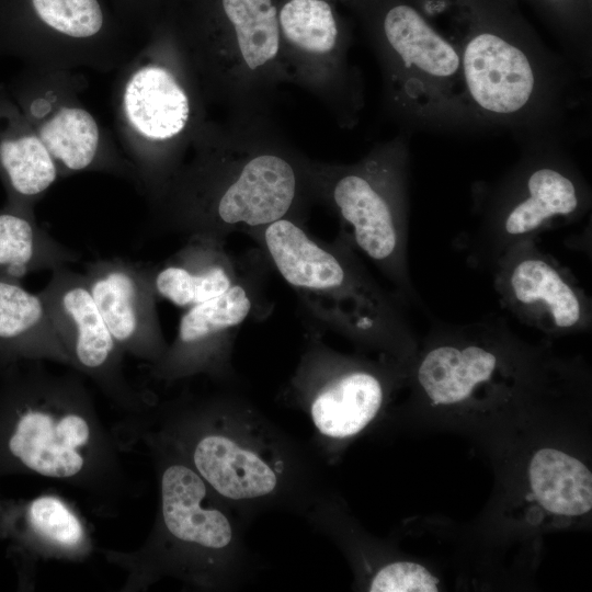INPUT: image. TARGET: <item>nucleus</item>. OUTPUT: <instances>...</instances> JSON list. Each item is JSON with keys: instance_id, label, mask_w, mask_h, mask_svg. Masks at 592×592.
<instances>
[{"instance_id": "4be33fe9", "label": "nucleus", "mask_w": 592, "mask_h": 592, "mask_svg": "<svg viewBox=\"0 0 592 592\" xmlns=\"http://www.w3.org/2000/svg\"><path fill=\"white\" fill-rule=\"evenodd\" d=\"M53 159L70 171L90 167L99 147V128L82 109L64 107L44 124L39 138Z\"/></svg>"}, {"instance_id": "1a4fd4ad", "label": "nucleus", "mask_w": 592, "mask_h": 592, "mask_svg": "<svg viewBox=\"0 0 592 592\" xmlns=\"http://www.w3.org/2000/svg\"><path fill=\"white\" fill-rule=\"evenodd\" d=\"M590 208V185L562 144L522 147L481 202L470 259L491 267L510 247L572 224Z\"/></svg>"}, {"instance_id": "dca6fc26", "label": "nucleus", "mask_w": 592, "mask_h": 592, "mask_svg": "<svg viewBox=\"0 0 592 592\" xmlns=\"http://www.w3.org/2000/svg\"><path fill=\"white\" fill-rule=\"evenodd\" d=\"M242 261L225 249V241L189 238L161 264L150 266L158 298L190 308L227 292L238 280Z\"/></svg>"}, {"instance_id": "6ab92c4d", "label": "nucleus", "mask_w": 592, "mask_h": 592, "mask_svg": "<svg viewBox=\"0 0 592 592\" xmlns=\"http://www.w3.org/2000/svg\"><path fill=\"white\" fill-rule=\"evenodd\" d=\"M528 499L557 521L585 516L592 509V474L576 456L555 447L534 452L526 469Z\"/></svg>"}, {"instance_id": "5701e85b", "label": "nucleus", "mask_w": 592, "mask_h": 592, "mask_svg": "<svg viewBox=\"0 0 592 592\" xmlns=\"http://www.w3.org/2000/svg\"><path fill=\"white\" fill-rule=\"evenodd\" d=\"M0 164L11 189L22 198L38 196L57 178L53 157L35 136L3 140L0 144Z\"/></svg>"}, {"instance_id": "423d86ee", "label": "nucleus", "mask_w": 592, "mask_h": 592, "mask_svg": "<svg viewBox=\"0 0 592 592\" xmlns=\"http://www.w3.org/2000/svg\"><path fill=\"white\" fill-rule=\"evenodd\" d=\"M410 138L399 132L352 163L308 160L314 202L338 217L343 232L392 283L401 301L417 299L409 274Z\"/></svg>"}, {"instance_id": "a211bd4d", "label": "nucleus", "mask_w": 592, "mask_h": 592, "mask_svg": "<svg viewBox=\"0 0 592 592\" xmlns=\"http://www.w3.org/2000/svg\"><path fill=\"white\" fill-rule=\"evenodd\" d=\"M126 115L145 137L170 143L182 137L192 122V99L177 73L167 66L139 69L124 94Z\"/></svg>"}, {"instance_id": "ddd939ff", "label": "nucleus", "mask_w": 592, "mask_h": 592, "mask_svg": "<svg viewBox=\"0 0 592 592\" xmlns=\"http://www.w3.org/2000/svg\"><path fill=\"white\" fill-rule=\"evenodd\" d=\"M66 349L71 369L90 378L130 419H137L158 399L137 389L124 373V350L107 328L84 275L67 266L52 271L38 293Z\"/></svg>"}, {"instance_id": "a878e982", "label": "nucleus", "mask_w": 592, "mask_h": 592, "mask_svg": "<svg viewBox=\"0 0 592 592\" xmlns=\"http://www.w3.org/2000/svg\"><path fill=\"white\" fill-rule=\"evenodd\" d=\"M550 1H563V0H550Z\"/></svg>"}, {"instance_id": "f03ea898", "label": "nucleus", "mask_w": 592, "mask_h": 592, "mask_svg": "<svg viewBox=\"0 0 592 592\" xmlns=\"http://www.w3.org/2000/svg\"><path fill=\"white\" fill-rule=\"evenodd\" d=\"M308 160L270 116L230 117L195 162L164 184L160 234L226 241L281 218L305 223Z\"/></svg>"}, {"instance_id": "2eb2a0df", "label": "nucleus", "mask_w": 592, "mask_h": 592, "mask_svg": "<svg viewBox=\"0 0 592 592\" xmlns=\"http://www.w3.org/2000/svg\"><path fill=\"white\" fill-rule=\"evenodd\" d=\"M84 278L107 328L125 353L151 365L168 349L150 266L122 258L86 265Z\"/></svg>"}, {"instance_id": "f8f14e48", "label": "nucleus", "mask_w": 592, "mask_h": 592, "mask_svg": "<svg viewBox=\"0 0 592 592\" xmlns=\"http://www.w3.org/2000/svg\"><path fill=\"white\" fill-rule=\"evenodd\" d=\"M278 24L291 83L320 101L341 128H354L365 104L364 84L331 5L326 0H288L278 11Z\"/></svg>"}, {"instance_id": "f3484780", "label": "nucleus", "mask_w": 592, "mask_h": 592, "mask_svg": "<svg viewBox=\"0 0 592 592\" xmlns=\"http://www.w3.org/2000/svg\"><path fill=\"white\" fill-rule=\"evenodd\" d=\"M48 361L71 367L39 294L0 275V361Z\"/></svg>"}, {"instance_id": "6e6552de", "label": "nucleus", "mask_w": 592, "mask_h": 592, "mask_svg": "<svg viewBox=\"0 0 592 592\" xmlns=\"http://www.w3.org/2000/svg\"><path fill=\"white\" fill-rule=\"evenodd\" d=\"M407 376L408 366L394 358L345 354L312 334L281 398L307 417L312 431L309 446L331 466L379 419Z\"/></svg>"}, {"instance_id": "9d476101", "label": "nucleus", "mask_w": 592, "mask_h": 592, "mask_svg": "<svg viewBox=\"0 0 592 592\" xmlns=\"http://www.w3.org/2000/svg\"><path fill=\"white\" fill-rule=\"evenodd\" d=\"M223 24L201 54L213 94L230 117L267 116L278 87L291 83L273 0H220Z\"/></svg>"}, {"instance_id": "4468645a", "label": "nucleus", "mask_w": 592, "mask_h": 592, "mask_svg": "<svg viewBox=\"0 0 592 592\" xmlns=\"http://www.w3.org/2000/svg\"><path fill=\"white\" fill-rule=\"evenodd\" d=\"M491 270L502 307L522 323L550 337L590 330V297L569 269L539 249L537 239L510 247Z\"/></svg>"}, {"instance_id": "7ed1b4c3", "label": "nucleus", "mask_w": 592, "mask_h": 592, "mask_svg": "<svg viewBox=\"0 0 592 592\" xmlns=\"http://www.w3.org/2000/svg\"><path fill=\"white\" fill-rule=\"evenodd\" d=\"M152 459L158 509L152 528L134 551H106L127 572V590L174 579L206 592H234L260 570L249 548V524L173 451L140 440Z\"/></svg>"}, {"instance_id": "0eeeda50", "label": "nucleus", "mask_w": 592, "mask_h": 592, "mask_svg": "<svg viewBox=\"0 0 592 592\" xmlns=\"http://www.w3.org/2000/svg\"><path fill=\"white\" fill-rule=\"evenodd\" d=\"M372 27L386 114L400 130L444 135L489 132L473 112L454 46L413 7L394 2Z\"/></svg>"}, {"instance_id": "412c9836", "label": "nucleus", "mask_w": 592, "mask_h": 592, "mask_svg": "<svg viewBox=\"0 0 592 592\" xmlns=\"http://www.w3.org/2000/svg\"><path fill=\"white\" fill-rule=\"evenodd\" d=\"M80 253L57 241L22 212L0 213V275L20 280L29 273L67 266Z\"/></svg>"}, {"instance_id": "20e7f679", "label": "nucleus", "mask_w": 592, "mask_h": 592, "mask_svg": "<svg viewBox=\"0 0 592 592\" xmlns=\"http://www.w3.org/2000/svg\"><path fill=\"white\" fill-rule=\"evenodd\" d=\"M14 403L4 437L10 459L30 474L82 492L99 510L137 489L121 457L125 444L99 417L83 376L38 365L9 385Z\"/></svg>"}, {"instance_id": "f257e3e1", "label": "nucleus", "mask_w": 592, "mask_h": 592, "mask_svg": "<svg viewBox=\"0 0 592 592\" xmlns=\"http://www.w3.org/2000/svg\"><path fill=\"white\" fill-rule=\"evenodd\" d=\"M130 437L177 453L249 525L283 510L303 516L329 485L322 463L234 388L159 399Z\"/></svg>"}, {"instance_id": "9b49d317", "label": "nucleus", "mask_w": 592, "mask_h": 592, "mask_svg": "<svg viewBox=\"0 0 592 592\" xmlns=\"http://www.w3.org/2000/svg\"><path fill=\"white\" fill-rule=\"evenodd\" d=\"M258 252L242 260L239 277L227 292L186 309L164 354L147 365L150 378L171 385L204 376L230 388L241 382L232 363L239 330L269 309L264 295L269 262Z\"/></svg>"}, {"instance_id": "39448f33", "label": "nucleus", "mask_w": 592, "mask_h": 592, "mask_svg": "<svg viewBox=\"0 0 592 592\" xmlns=\"http://www.w3.org/2000/svg\"><path fill=\"white\" fill-rule=\"evenodd\" d=\"M246 235L295 291L300 308L316 326L358 349L410 364L418 342L402 301L374 280L343 232L332 242L320 241L304 221L285 217Z\"/></svg>"}, {"instance_id": "393cba45", "label": "nucleus", "mask_w": 592, "mask_h": 592, "mask_svg": "<svg viewBox=\"0 0 592 592\" xmlns=\"http://www.w3.org/2000/svg\"><path fill=\"white\" fill-rule=\"evenodd\" d=\"M363 589L369 592H436L440 579L422 563L396 558L374 572Z\"/></svg>"}, {"instance_id": "aec40b11", "label": "nucleus", "mask_w": 592, "mask_h": 592, "mask_svg": "<svg viewBox=\"0 0 592 592\" xmlns=\"http://www.w3.org/2000/svg\"><path fill=\"white\" fill-rule=\"evenodd\" d=\"M24 522L29 539L44 558L82 561L93 551L83 520L57 494L32 499L24 509Z\"/></svg>"}, {"instance_id": "b1692460", "label": "nucleus", "mask_w": 592, "mask_h": 592, "mask_svg": "<svg viewBox=\"0 0 592 592\" xmlns=\"http://www.w3.org/2000/svg\"><path fill=\"white\" fill-rule=\"evenodd\" d=\"M33 5L46 24L71 37H90L102 26L98 0H33Z\"/></svg>"}]
</instances>
